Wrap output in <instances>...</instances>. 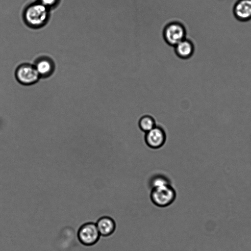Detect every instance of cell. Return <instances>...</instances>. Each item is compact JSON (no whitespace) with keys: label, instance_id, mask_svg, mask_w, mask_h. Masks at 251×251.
<instances>
[{"label":"cell","instance_id":"6da1fadb","mask_svg":"<svg viewBox=\"0 0 251 251\" xmlns=\"http://www.w3.org/2000/svg\"><path fill=\"white\" fill-rule=\"evenodd\" d=\"M50 10L38 1L31 3L26 6L24 10V21L26 25L31 28H40L49 21Z\"/></svg>","mask_w":251,"mask_h":251},{"label":"cell","instance_id":"7a4b0ae2","mask_svg":"<svg viewBox=\"0 0 251 251\" xmlns=\"http://www.w3.org/2000/svg\"><path fill=\"white\" fill-rule=\"evenodd\" d=\"M176 196V192L171 184L153 188L150 193L152 203L161 208L171 205L175 201Z\"/></svg>","mask_w":251,"mask_h":251},{"label":"cell","instance_id":"3957f363","mask_svg":"<svg viewBox=\"0 0 251 251\" xmlns=\"http://www.w3.org/2000/svg\"><path fill=\"white\" fill-rule=\"evenodd\" d=\"M17 80L24 85H31L36 83L40 78L33 64L24 63L19 65L15 70Z\"/></svg>","mask_w":251,"mask_h":251},{"label":"cell","instance_id":"277c9868","mask_svg":"<svg viewBox=\"0 0 251 251\" xmlns=\"http://www.w3.org/2000/svg\"><path fill=\"white\" fill-rule=\"evenodd\" d=\"M186 29L184 25L177 22L170 23L164 27L163 38L169 45L175 46L185 38Z\"/></svg>","mask_w":251,"mask_h":251},{"label":"cell","instance_id":"5b68a950","mask_svg":"<svg viewBox=\"0 0 251 251\" xmlns=\"http://www.w3.org/2000/svg\"><path fill=\"white\" fill-rule=\"evenodd\" d=\"M79 242L85 246H91L96 244L101 236L96 223L88 222L83 224L77 231Z\"/></svg>","mask_w":251,"mask_h":251},{"label":"cell","instance_id":"8992f818","mask_svg":"<svg viewBox=\"0 0 251 251\" xmlns=\"http://www.w3.org/2000/svg\"><path fill=\"white\" fill-rule=\"evenodd\" d=\"M145 140L147 146L153 149L162 147L166 140L164 130L160 126H155L146 133Z\"/></svg>","mask_w":251,"mask_h":251},{"label":"cell","instance_id":"52a82bcc","mask_svg":"<svg viewBox=\"0 0 251 251\" xmlns=\"http://www.w3.org/2000/svg\"><path fill=\"white\" fill-rule=\"evenodd\" d=\"M33 65L40 78L50 77L55 70L53 61L51 58L46 56H41L37 58Z\"/></svg>","mask_w":251,"mask_h":251},{"label":"cell","instance_id":"ba28073f","mask_svg":"<svg viewBox=\"0 0 251 251\" xmlns=\"http://www.w3.org/2000/svg\"><path fill=\"white\" fill-rule=\"evenodd\" d=\"M235 18L240 22L251 20V0H237L233 7Z\"/></svg>","mask_w":251,"mask_h":251},{"label":"cell","instance_id":"9c48e42d","mask_svg":"<svg viewBox=\"0 0 251 251\" xmlns=\"http://www.w3.org/2000/svg\"><path fill=\"white\" fill-rule=\"evenodd\" d=\"M100 236L108 237L115 232L116 224L114 220L108 216L100 217L96 223Z\"/></svg>","mask_w":251,"mask_h":251},{"label":"cell","instance_id":"30bf717a","mask_svg":"<svg viewBox=\"0 0 251 251\" xmlns=\"http://www.w3.org/2000/svg\"><path fill=\"white\" fill-rule=\"evenodd\" d=\"M175 53L178 57L182 59H188L191 57L194 52L193 43L189 40L185 38L175 46Z\"/></svg>","mask_w":251,"mask_h":251},{"label":"cell","instance_id":"8fae6325","mask_svg":"<svg viewBox=\"0 0 251 251\" xmlns=\"http://www.w3.org/2000/svg\"><path fill=\"white\" fill-rule=\"evenodd\" d=\"M138 125L140 129L146 133L156 126V123L154 119L152 116L147 115L140 118Z\"/></svg>","mask_w":251,"mask_h":251},{"label":"cell","instance_id":"7c38bea8","mask_svg":"<svg viewBox=\"0 0 251 251\" xmlns=\"http://www.w3.org/2000/svg\"><path fill=\"white\" fill-rule=\"evenodd\" d=\"M168 184H171L170 181L167 176L163 175H155L150 180L151 189Z\"/></svg>","mask_w":251,"mask_h":251},{"label":"cell","instance_id":"4fadbf2b","mask_svg":"<svg viewBox=\"0 0 251 251\" xmlns=\"http://www.w3.org/2000/svg\"><path fill=\"white\" fill-rule=\"evenodd\" d=\"M60 0H38V1L51 9L57 6Z\"/></svg>","mask_w":251,"mask_h":251}]
</instances>
